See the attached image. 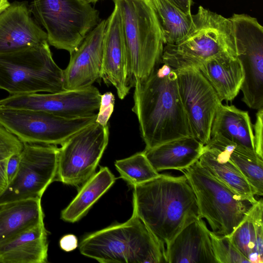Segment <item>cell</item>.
<instances>
[{
    "label": "cell",
    "mask_w": 263,
    "mask_h": 263,
    "mask_svg": "<svg viewBox=\"0 0 263 263\" xmlns=\"http://www.w3.org/2000/svg\"><path fill=\"white\" fill-rule=\"evenodd\" d=\"M134 87L132 111L138 118L145 149L191 136L175 69L159 65Z\"/></svg>",
    "instance_id": "1"
},
{
    "label": "cell",
    "mask_w": 263,
    "mask_h": 263,
    "mask_svg": "<svg viewBox=\"0 0 263 263\" xmlns=\"http://www.w3.org/2000/svg\"><path fill=\"white\" fill-rule=\"evenodd\" d=\"M133 212L166 246L186 226L199 218L194 191L184 175L160 174L134 186Z\"/></svg>",
    "instance_id": "2"
},
{
    "label": "cell",
    "mask_w": 263,
    "mask_h": 263,
    "mask_svg": "<svg viewBox=\"0 0 263 263\" xmlns=\"http://www.w3.org/2000/svg\"><path fill=\"white\" fill-rule=\"evenodd\" d=\"M164 244L134 214L125 222L91 233L81 241V253L102 263L166 262Z\"/></svg>",
    "instance_id": "3"
},
{
    "label": "cell",
    "mask_w": 263,
    "mask_h": 263,
    "mask_svg": "<svg viewBox=\"0 0 263 263\" xmlns=\"http://www.w3.org/2000/svg\"><path fill=\"white\" fill-rule=\"evenodd\" d=\"M118 9L131 86L161 63L163 40L151 0H112Z\"/></svg>",
    "instance_id": "4"
},
{
    "label": "cell",
    "mask_w": 263,
    "mask_h": 263,
    "mask_svg": "<svg viewBox=\"0 0 263 263\" xmlns=\"http://www.w3.org/2000/svg\"><path fill=\"white\" fill-rule=\"evenodd\" d=\"M193 26L175 45L163 48L161 63L174 69L192 67L223 52L236 55L231 21L199 6Z\"/></svg>",
    "instance_id": "5"
},
{
    "label": "cell",
    "mask_w": 263,
    "mask_h": 263,
    "mask_svg": "<svg viewBox=\"0 0 263 263\" xmlns=\"http://www.w3.org/2000/svg\"><path fill=\"white\" fill-rule=\"evenodd\" d=\"M0 89L10 95L65 90L63 70L53 60L48 42L0 54Z\"/></svg>",
    "instance_id": "6"
},
{
    "label": "cell",
    "mask_w": 263,
    "mask_h": 263,
    "mask_svg": "<svg viewBox=\"0 0 263 263\" xmlns=\"http://www.w3.org/2000/svg\"><path fill=\"white\" fill-rule=\"evenodd\" d=\"M180 171L194 191L199 217L206 220L215 234L230 235L253 204L216 179L198 160Z\"/></svg>",
    "instance_id": "7"
},
{
    "label": "cell",
    "mask_w": 263,
    "mask_h": 263,
    "mask_svg": "<svg viewBox=\"0 0 263 263\" xmlns=\"http://www.w3.org/2000/svg\"><path fill=\"white\" fill-rule=\"evenodd\" d=\"M29 8L48 43L70 54L99 23L98 10L85 0H32Z\"/></svg>",
    "instance_id": "8"
},
{
    "label": "cell",
    "mask_w": 263,
    "mask_h": 263,
    "mask_svg": "<svg viewBox=\"0 0 263 263\" xmlns=\"http://www.w3.org/2000/svg\"><path fill=\"white\" fill-rule=\"evenodd\" d=\"M97 116L66 118L41 110L0 107V125L23 143L57 145L95 122Z\"/></svg>",
    "instance_id": "9"
},
{
    "label": "cell",
    "mask_w": 263,
    "mask_h": 263,
    "mask_svg": "<svg viewBox=\"0 0 263 263\" xmlns=\"http://www.w3.org/2000/svg\"><path fill=\"white\" fill-rule=\"evenodd\" d=\"M108 140V125L96 121L72 136L59 148L55 180L81 186L95 173Z\"/></svg>",
    "instance_id": "10"
},
{
    "label": "cell",
    "mask_w": 263,
    "mask_h": 263,
    "mask_svg": "<svg viewBox=\"0 0 263 263\" xmlns=\"http://www.w3.org/2000/svg\"><path fill=\"white\" fill-rule=\"evenodd\" d=\"M59 148L54 145L23 143L18 170L0 192V204L27 199H41L55 181Z\"/></svg>",
    "instance_id": "11"
},
{
    "label": "cell",
    "mask_w": 263,
    "mask_h": 263,
    "mask_svg": "<svg viewBox=\"0 0 263 263\" xmlns=\"http://www.w3.org/2000/svg\"><path fill=\"white\" fill-rule=\"evenodd\" d=\"M232 25L237 57L244 71L242 101L250 108H263V27L245 14L229 18Z\"/></svg>",
    "instance_id": "12"
},
{
    "label": "cell",
    "mask_w": 263,
    "mask_h": 263,
    "mask_svg": "<svg viewBox=\"0 0 263 263\" xmlns=\"http://www.w3.org/2000/svg\"><path fill=\"white\" fill-rule=\"evenodd\" d=\"M175 70L191 136L205 145L210 140L214 117L222 102L198 69L187 67Z\"/></svg>",
    "instance_id": "13"
},
{
    "label": "cell",
    "mask_w": 263,
    "mask_h": 263,
    "mask_svg": "<svg viewBox=\"0 0 263 263\" xmlns=\"http://www.w3.org/2000/svg\"><path fill=\"white\" fill-rule=\"evenodd\" d=\"M101 97L98 88L92 85L53 93L9 95L0 100V107L33 109L66 118H78L96 114Z\"/></svg>",
    "instance_id": "14"
},
{
    "label": "cell",
    "mask_w": 263,
    "mask_h": 263,
    "mask_svg": "<svg viewBox=\"0 0 263 263\" xmlns=\"http://www.w3.org/2000/svg\"><path fill=\"white\" fill-rule=\"evenodd\" d=\"M107 20L99 22L70 54L63 70L65 90H76L92 86L101 79L103 42Z\"/></svg>",
    "instance_id": "15"
},
{
    "label": "cell",
    "mask_w": 263,
    "mask_h": 263,
    "mask_svg": "<svg viewBox=\"0 0 263 263\" xmlns=\"http://www.w3.org/2000/svg\"><path fill=\"white\" fill-rule=\"evenodd\" d=\"M103 42L101 79L116 89L123 99L131 88L129 69L119 11L117 7L107 18Z\"/></svg>",
    "instance_id": "16"
},
{
    "label": "cell",
    "mask_w": 263,
    "mask_h": 263,
    "mask_svg": "<svg viewBox=\"0 0 263 263\" xmlns=\"http://www.w3.org/2000/svg\"><path fill=\"white\" fill-rule=\"evenodd\" d=\"M48 42L25 2H14L0 13V54Z\"/></svg>",
    "instance_id": "17"
},
{
    "label": "cell",
    "mask_w": 263,
    "mask_h": 263,
    "mask_svg": "<svg viewBox=\"0 0 263 263\" xmlns=\"http://www.w3.org/2000/svg\"><path fill=\"white\" fill-rule=\"evenodd\" d=\"M206 223L199 218L184 228L166 246L167 263H217Z\"/></svg>",
    "instance_id": "18"
},
{
    "label": "cell",
    "mask_w": 263,
    "mask_h": 263,
    "mask_svg": "<svg viewBox=\"0 0 263 263\" xmlns=\"http://www.w3.org/2000/svg\"><path fill=\"white\" fill-rule=\"evenodd\" d=\"M192 67L200 71L221 102L233 100L241 90L244 71L236 55L221 53Z\"/></svg>",
    "instance_id": "19"
},
{
    "label": "cell",
    "mask_w": 263,
    "mask_h": 263,
    "mask_svg": "<svg viewBox=\"0 0 263 263\" xmlns=\"http://www.w3.org/2000/svg\"><path fill=\"white\" fill-rule=\"evenodd\" d=\"M204 144L193 136L172 140L143 151L154 168L160 172L181 171L196 162L203 153Z\"/></svg>",
    "instance_id": "20"
},
{
    "label": "cell",
    "mask_w": 263,
    "mask_h": 263,
    "mask_svg": "<svg viewBox=\"0 0 263 263\" xmlns=\"http://www.w3.org/2000/svg\"><path fill=\"white\" fill-rule=\"evenodd\" d=\"M48 245L43 222L1 243L0 262H47Z\"/></svg>",
    "instance_id": "21"
},
{
    "label": "cell",
    "mask_w": 263,
    "mask_h": 263,
    "mask_svg": "<svg viewBox=\"0 0 263 263\" xmlns=\"http://www.w3.org/2000/svg\"><path fill=\"white\" fill-rule=\"evenodd\" d=\"M41 199H27L0 204V244L44 222Z\"/></svg>",
    "instance_id": "22"
},
{
    "label": "cell",
    "mask_w": 263,
    "mask_h": 263,
    "mask_svg": "<svg viewBox=\"0 0 263 263\" xmlns=\"http://www.w3.org/2000/svg\"><path fill=\"white\" fill-rule=\"evenodd\" d=\"M262 212L263 201L260 198L228 236L250 263L263 262Z\"/></svg>",
    "instance_id": "23"
},
{
    "label": "cell",
    "mask_w": 263,
    "mask_h": 263,
    "mask_svg": "<svg viewBox=\"0 0 263 263\" xmlns=\"http://www.w3.org/2000/svg\"><path fill=\"white\" fill-rule=\"evenodd\" d=\"M204 147L198 160L201 165L242 198L255 203L257 200L253 189L239 170L222 152L205 145Z\"/></svg>",
    "instance_id": "24"
},
{
    "label": "cell",
    "mask_w": 263,
    "mask_h": 263,
    "mask_svg": "<svg viewBox=\"0 0 263 263\" xmlns=\"http://www.w3.org/2000/svg\"><path fill=\"white\" fill-rule=\"evenodd\" d=\"M216 134L254 151L253 125L248 112L234 105L221 103L218 107L213 122L211 137Z\"/></svg>",
    "instance_id": "25"
},
{
    "label": "cell",
    "mask_w": 263,
    "mask_h": 263,
    "mask_svg": "<svg viewBox=\"0 0 263 263\" xmlns=\"http://www.w3.org/2000/svg\"><path fill=\"white\" fill-rule=\"evenodd\" d=\"M116 178L107 167H102L80 186L77 196L64 209L61 218L74 222L82 218L92 205L111 186Z\"/></svg>",
    "instance_id": "26"
},
{
    "label": "cell",
    "mask_w": 263,
    "mask_h": 263,
    "mask_svg": "<svg viewBox=\"0 0 263 263\" xmlns=\"http://www.w3.org/2000/svg\"><path fill=\"white\" fill-rule=\"evenodd\" d=\"M154 5L164 44L175 45L193 26L191 14H185L166 0H151Z\"/></svg>",
    "instance_id": "27"
},
{
    "label": "cell",
    "mask_w": 263,
    "mask_h": 263,
    "mask_svg": "<svg viewBox=\"0 0 263 263\" xmlns=\"http://www.w3.org/2000/svg\"><path fill=\"white\" fill-rule=\"evenodd\" d=\"M214 148L224 153L228 159L239 170L251 185L255 195L262 196L263 159L254 151L239 144H236L230 151Z\"/></svg>",
    "instance_id": "28"
},
{
    "label": "cell",
    "mask_w": 263,
    "mask_h": 263,
    "mask_svg": "<svg viewBox=\"0 0 263 263\" xmlns=\"http://www.w3.org/2000/svg\"><path fill=\"white\" fill-rule=\"evenodd\" d=\"M115 165L120 177L133 186L151 180L160 175L149 162L143 151L128 158L116 160Z\"/></svg>",
    "instance_id": "29"
},
{
    "label": "cell",
    "mask_w": 263,
    "mask_h": 263,
    "mask_svg": "<svg viewBox=\"0 0 263 263\" xmlns=\"http://www.w3.org/2000/svg\"><path fill=\"white\" fill-rule=\"evenodd\" d=\"M213 252L217 263H250L228 236L210 232Z\"/></svg>",
    "instance_id": "30"
},
{
    "label": "cell",
    "mask_w": 263,
    "mask_h": 263,
    "mask_svg": "<svg viewBox=\"0 0 263 263\" xmlns=\"http://www.w3.org/2000/svg\"><path fill=\"white\" fill-rule=\"evenodd\" d=\"M23 147L22 142L0 125V161L8 159L13 154L20 153Z\"/></svg>",
    "instance_id": "31"
},
{
    "label": "cell",
    "mask_w": 263,
    "mask_h": 263,
    "mask_svg": "<svg viewBox=\"0 0 263 263\" xmlns=\"http://www.w3.org/2000/svg\"><path fill=\"white\" fill-rule=\"evenodd\" d=\"M115 96L111 92H106L101 95L98 113L96 122L99 124L106 126L114 111Z\"/></svg>",
    "instance_id": "32"
},
{
    "label": "cell",
    "mask_w": 263,
    "mask_h": 263,
    "mask_svg": "<svg viewBox=\"0 0 263 263\" xmlns=\"http://www.w3.org/2000/svg\"><path fill=\"white\" fill-rule=\"evenodd\" d=\"M256 117L255 123L253 125L254 151L263 159V108L258 109Z\"/></svg>",
    "instance_id": "33"
},
{
    "label": "cell",
    "mask_w": 263,
    "mask_h": 263,
    "mask_svg": "<svg viewBox=\"0 0 263 263\" xmlns=\"http://www.w3.org/2000/svg\"><path fill=\"white\" fill-rule=\"evenodd\" d=\"M20 153L13 154L8 159L6 168L7 184L13 179L18 170Z\"/></svg>",
    "instance_id": "34"
},
{
    "label": "cell",
    "mask_w": 263,
    "mask_h": 263,
    "mask_svg": "<svg viewBox=\"0 0 263 263\" xmlns=\"http://www.w3.org/2000/svg\"><path fill=\"white\" fill-rule=\"evenodd\" d=\"M61 248L66 252H70L78 247V239L73 234H67L62 237L60 240Z\"/></svg>",
    "instance_id": "35"
},
{
    "label": "cell",
    "mask_w": 263,
    "mask_h": 263,
    "mask_svg": "<svg viewBox=\"0 0 263 263\" xmlns=\"http://www.w3.org/2000/svg\"><path fill=\"white\" fill-rule=\"evenodd\" d=\"M185 14H191L192 0H166Z\"/></svg>",
    "instance_id": "36"
},
{
    "label": "cell",
    "mask_w": 263,
    "mask_h": 263,
    "mask_svg": "<svg viewBox=\"0 0 263 263\" xmlns=\"http://www.w3.org/2000/svg\"><path fill=\"white\" fill-rule=\"evenodd\" d=\"M8 159L0 161V192L7 185L6 168Z\"/></svg>",
    "instance_id": "37"
},
{
    "label": "cell",
    "mask_w": 263,
    "mask_h": 263,
    "mask_svg": "<svg viewBox=\"0 0 263 263\" xmlns=\"http://www.w3.org/2000/svg\"><path fill=\"white\" fill-rule=\"evenodd\" d=\"M9 4L10 3L8 0H0V13L9 6Z\"/></svg>",
    "instance_id": "38"
},
{
    "label": "cell",
    "mask_w": 263,
    "mask_h": 263,
    "mask_svg": "<svg viewBox=\"0 0 263 263\" xmlns=\"http://www.w3.org/2000/svg\"><path fill=\"white\" fill-rule=\"evenodd\" d=\"M86 2H87L88 3H96L99 0H85Z\"/></svg>",
    "instance_id": "39"
}]
</instances>
